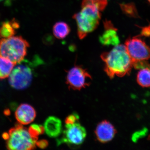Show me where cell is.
<instances>
[{
    "label": "cell",
    "instance_id": "1",
    "mask_svg": "<svg viewBox=\"0 0 150 150\" xmlns=\"http://www.w3.org/2000/svg\"><path fill=\"white\" fill-rule=\"evenodd\" d=\"M107 5V0H83L81 10L73 16L76 22L80 39H83L96 29L101 18V12Z\"/></svg>",
    "mask_w": 150,
    "mask_h": 150
},
{
    "label": "cell",
    "instance_id": "21",
    "mask_svg": "<svg viewBox=\"0 0 150 150\" xmlns=\"http://www.w3.org/2000/svg\"><path fill=\"white\" fill-rule=\"evenodd\" d=\"M48 142L45 140H42L41 141H38L36 142V146L39 147L41 149H45L48 146Z\"/></svg>",
    "mask_w": 150,
    "mask_h": 150
},
{
    "label": "cell",
    "instance_id": "6",
    "mask_svg": "<svg viewBox=\"0 0 150 150\" xmlns=\"http://www.w3.org/2000/svg\"><path fill=\"white\" fill-rule=\"evenodd\" d=\"M87 133L86 129L79 123V121L73 124H65L63 136L59 140L58 144L62 143L78 146L81 144L85 139Z\"/></svg>",
    "mask_w": 150,
    "mask_h": 150
},
{
    "label": "cell",
    "instance_id": "17",
    "mask_svg": "<svg viewBox=\"0 0 150 150\" xmlns=\"http://www.w3.org/2000/svg\"><path fill=\"white\" fill-rule=\"evenodd\" d=\"M120 6L123 12L128 16L134 18L139 17L137 8L133 3L121 4Z\"/></svg>",
    "mask_w": 150,
    "mask_h": 150
},
{
    "label": "cell",
    "instance_id": "2",
    "mask_svg": "<svg viewBox=\"0 0 150 150\" xmlns=\"http://www.w3.org/2000/svg\"><path fill=\"white\" fill-rule=\"evenodd\" d=\"M100 57L105 63L104 71L110 79L131 73L133 62L124 45H116L111 51L103 53Z\"/></svg>",
    "mask_w": 150,
    "mask_h": 150
},
{
    "label": "cell",
    "instance_id": "22",
    "mask_svg": "<svg viewBox=\"0 0 150 150\" xmlns=\"http://www.w3.org/2000/svg\"><path fill=\"white\" fill-rule=\"evenodd\" d=\"M149 139L150 140V135L149 136Z\"/></svg>",
    "mask_w": 150,
    "mask_h": 150
},
{
    "label": "cell",
    "instance_id": "19",
    "mask_svg": "<svg viewBox=\"0 0 150 150\" xmlns=\"http://www.w3.org/2000/svg\"><path fill=\"white\" fill-rule=\"evenodd\" d=\"M79 115L76 113H73L67 116L65 119V124H73L79 121Z\"/></svg>",
    "mask_w": 150,
    "mask_h": 150
},
{
    "label": "cell",
    "instance_id": "15",
    "mask_svg": "<svg viewBox=\"0 0 150 150\" xmlns=\"http://www.w3.org/2000/svg\"><path fill=\"white\" fill-rule=\"evenodd\" d=\"M137 82L142 87H150V64L140 69L137 75Z\"/></svg>",
    "mask_w": 150,
    "mask_h": 150
},
{
    "label": "cell",
    "instance_id": "12",
    "mask_svg": "<svg viewBox=\"0 0 150 150\" xmlns=\"http://www.w3.org/2000/svg\"><path fill=\"white\" fill-rule=\"evenodd\" d=\"M44 128L45 132L48 137L56 138L59 137L62 133V121L55 116H50L45 121Z\"/></svg>",
    "mask_w": 150,
    "mask_h": 150
},
{
    "label": "cell",
    "instance_id": "9",
    "mask_svg": "<svg viewBox=\"0 0 150 150\" xmlns=\"http://www.w3.org/2000/svg\"><path fill=\"white\" fill-rule=\"evenodd\" d=\"M97 139L101 143L110 142L116 134V129L109 121L105 120L97 125L95 131Z\"/></svg>",
    "mask_w": 150,
    "mask_h": 150
},
{
    "label": "cell",
    "instance_id": "5",
    "mask_svg": "<svg viewBox=\"0 0 150 150\" xmlns=\"http://www.w3.org/2000/svg\"><path fill=\"white\" fill-rule=\"evenodd\" d=\"M17 64L9 76V83L16 89H25L29 86L32 81L33 73L31 64L23 60Z\"/></svg>",
    "mask_w": 150,
    "mask_h": 150
},
{
    "label": "cell",
    "instance_id": "20",
    "mask_svg": "<svg viewBox=\"0 0 150 150\" xmlns=\"http://www.w3.org/2000/svg\"><path fill=\"white\" fill-rule=\"evenodd\" d=\"M141 35L144 37L150 36V25L146 27H143L141 31Z\"/></svg>",
    "mask_w": 150,
    "mask_h": 150
},
{
    "label": "cell",
    "instance_id": "18",
    "mask_svg": "<svg viewBox=\"0 0 150 150\" xmlns=\"http://www.w3.org/2000/svg\"><path fill=\"white\" fill-rule=\"evenodd\" d=\"M28 129L32 137L36 140L38 139V136L43 134L45 131L44 126L36 124H32Z\"/></svg>",
    "mask_w": 150,
    "mask_h": 150
},
{
    "label": "cell",
    "instance_id": "8",
    "mask_svg": "<svg viewBox=\"0 0 150 150\" xmlns=\"http://www.w3.org/2000/svg\"><path fill=\"white\" fill-rule=\"evenodd\" d=\"M92 81L91 76L85 69L80 66H75L67 73V84L74 90H80L88 86Z\"/></svg>",
    "mask_w": 150,
    "mask_h": 150
},
{
    "label": "cell",
    "instance_id": "3",
    "mask_svg": "<svg viewBox=\"0 0 150 150\" xmlns=\"http://www.w3.org/2000/svg\"><path fill=\"white\" fill-rule=\"evenodd\" d=\"M2 137L9 150H32L36 147L38 140L32 137L28 129L20 123L10 129L8 132L4 133Z\"/></svg>",
    "mask_w": 150,
    "mask_h": 150
},
{
    "label": "cell",
    "instance_id": "7",
    "mask_svg": "<svg viewBox=\"0 0 150 150\" xmlns=\"http://www.w3.org/2000/svg\"><path fill=\"white\" fill-rule=\"evenodd\" d=\"M125 46L133 64L150 59V48L142 39L136 37L129 38L126 40Z\"/></svg>",
    "mask_w": 150,
    "mask_h": 150
},
{
    "label": "cell",
    "instance_id": "4",
    "mask_svg": "<svg viewBox=\"0 0 150 150\" xmlns=\"http://www.w3.org/2000/svg\"><path fill=\"white\" fill-rule=\"evenodd\" d=\"M29 46L21 36L0 38V55L17 64L24 59Z\"/></svg>",
    "mask_w": 150,
    "mask_h": 150
},
{
    "label": "cell",
    "instance_id": "13",
    "mask_svg": "<svg viewBox=\"0 0 150 150\" xmlns=\"http://www.w3.org/2000/svg\"><path fill=\"white\" fill-rule=\"evenodd\" d=\"M20 27V24L16 20L4 22L0 24V38L12 37L15 34L16 30Z\"/></svg>",
    "mask_w": 150,
    "mask_h": 150
},
{
    "label": "cell",
    "instance_id": "16",
    "mask_svg": "<svg viewBox=\"0 0 150 150\" xmlns=\"http://www.w3.org/2000/svg\"><path fill=\"white\" fill-rule=\"evenodd\" d=\"M70 28L69 25L63 21L56 23L53 27L54 36L59 39H64L69 35Z\"/></svg>",
    "mask_w": 150,
    "mask_h": 150
},
{
    "label": "cell",
    "instance_id": "24",
    "mask_svg": "<svg viewBox=\"0 0 150 150\" xmlns=\"http://www.w3.org/2000/svg\"><path fill=\"white\" fill-rule=\"evenodd\" d=\"M148 1H149L150 3V0H148Z\"/></svg>",
    "mask_w": 150,
    "mask_h": 150
},
{
    "label": "cell",
    "instance_id": "10",
    "mask_svg": "<svg viewBox=\"0 0 150 150\" xmlns=\"http://www.w3.org/2000/svg\"><path fill=\"white\" fill-rule=\"evenodd\" d=\"M105 30L99 38L100 43L104 46L118 45L120 42L117 35V30L113 26L111 21L106 20L104 22Z\"/></svg>",
    "mask_w": 150,
    "mask_h": 150
},
{
    "label": "cell",
    "instance_id": "23",
    "mask_svg": "<svg viewBox=\"0 0 150 150\" xmlns=\"http://www.w3.org/2000/svg\"><path fill=\"white\" fill-rule=\"evenodd\" d=\"M2 1H3V0H0V2Z\"/></svg>",
    "mask_w": 150,
    "mask_h": 150
},
{
    "label": "cell",
    "instance_id": "11",
    "mask_svg": "<svg viewBox=\"0 0 150 150\" xmlns=\"http://www.w3.org/2000/svg\"><path fill=\"white\" fill-rule=\"evenodd\" d=\"M15 115L19 123L27 125L34 121L36 117V112L30 105L23 103L18 108Z\"/></svg>",
    "mask_w": 150,
    "mask_h": 150
},
{
    "label": "cell",
    "instance_id": "14",
    "mask_svg": "<svg viewBox=\"0 0 150 150\" xmlns=\"http://www.w3.org/2000/svg\"><path fill=\"white\" fill-rule=\"evenodd\" d=\"M16 64L0 55V79L8 77Z\"/></svg>",
    "mask_w": 150,
    "mask_h": 150
}]
</instances>
